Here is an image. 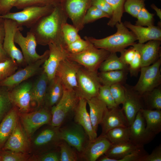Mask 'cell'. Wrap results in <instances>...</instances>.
Listing matches in <instances>:
<instances>
[{
  "label": "cell",
  "instance_id": "cell-1",
  "mask_svg": "<svg viewBox=\"0 0 161 161\" xmlns=\"http://www.w3.org/2000/svg\"><path fill=\"white\" fill-rule=\"evenodd\" d=\"M68 18L59 4L50 13L40 18L29 31L34 35L38 44L45 46L53 44L65 48L62 28Z\"/></svg>",
  "mask_w": 161,
  "mask_h": 161
},
{
  "label": "cell",
  "instance_id": "cell-2",
  "mask_svg": "<svg viewBox=\"0 0 161 161\" xmlns=\"http://www.w3.org/2000/svg\"><path fill=\"white\" fill-rule=\"evenodd\" d=\"M117 31L114 34L101 39L87 37L89 41L96 48L106 50L110 52H120L137 40L134 34L129 31L122 22L115 25Z\"/></svg>",
  "mask_w": 161,
  "mask_h": 161
},
{
  "label": "cell",
  "instance_id": "cell-3",
  "mask_svg": "<svg viewBox=\"0 0 161 161\" xmlns=\"http://www.w3.org/2000/svg\"><path fill=\"white\" fill-rule=\"evenodd\" d=\"M79 99L74 90L64 88L60 100L51 108L50 125L53 127H59L70 120L73 118Z\"/></svg>",
  "mask_w": 161,
  "mask_h": 161
},
{
  "label": "cell",
  "instance_id": "cell-4",
  "mask_svg": "<svg viewBox=\"0 0 161 161\" xmlns=\"http://www.w3.org/2000/svg\"><path fill=\"white\" fill-rule=\"evenodd\" d=\"M58 134L59 139L73 147L78 154L82 152L90 140L83 128L73 120H69L59 127Z\"/></svg>",
  "mask_w": 161,
  "mask_h": 161
},
{
  "label": "cell",
  "instance_id": "cell-5",
  "mask_svg": "<svg viewBox=\"0 0 161 161\" xmlns=\"http://www.w3.org/2000/svg\"><path fill=\"white\" fill-rule=\"evenodd\" d=\"M110 53L106 50L96 48L91 43L87 49L81 52L75 54L68 53L67 58L89 71L98 72L101 64Z\"/></svg>",
  "mask_w": 161,
  "mask_h": 161
},
{
  "label": "cell",
  "instance_id": "cell-6",
  "mask_svg": "<svg viewBox=\"0 0 161 161\" xmlns=\"http://www.w3.org/2000/svg\"><path fill=\"white\" fill-rule=\"evenodd\" d=\"M75 92L79 97L86 100L98 96L100 86L98 72L89 71L81 66L77 74Z\"/></svg>",
  "mask_w": 161,
  "mask_h": 161
},
{
  "label": "cell",
  "instance_id": "cell-7",
  "mask_svg": "<svg viewBox=\"0 0 161 161\" xmlns=\"http://www.w3.org/2000/svg\"><path fill=\"white\" fill-rule=\"evenodd\" d=\"M161 64L159 58L152 64L141 67L138 81L132 87L140 95L142 96L159 86L161 83Z\"/></svg>",
  "mask_w": 161,
  "mask_h": 161
},
{
  "label": "cell",
  "instance_id": "cell-8",
  "mask_svg": "<svg viewBox=\"0 0 161 161\" xmlns=\"http://www.w3.org/2000/svg\"><path fill=\"white\" fill-rule=\"evenodd\" d=\"M54 7L51 6L28 7L20 11L10 12L0 15V18L13 20L20 27H25L30 28L40 18L50 13Z\"/></svg>",
  "mask_w": 161,
  "mask_h": 161
},
{
  "label": "cell",
  "instance_id": "cell-9",
  "mask_svg": "<svg viewBox=\"0 0 161 161\" xmlns=\"http://www.w3.org/2000/svg\"><path fill=\"white\" fill-rule=\"evenodd\" d=\"M5 35L2 46L8 56L17 64L21 65L24 62L22 52L16 46L14 37L16 31L21 30L22 27H19L14 21L4 19Z\"/></svg>",
  "mask_w": 161,
  "mask_h": 161
},
{
  "label": "cell",
  "instance_id": "cell-10",
  "mask_svg": "<svg viewBox=\"0 0 161 161\" xmlns=\"http://www.w3.org/2000/svg\"><path fill=\"white\" fill-rule=\"evenodd\" d=\"M91 3V0H60V4L73 25L79 31L84 27L83 18Z\"/></svg>",
  "mask_w": 161,
  "mask_h": 161
},
{
  "label": "cell",
  "instance_id": "cell-11",
  "mask_svg": "<svg viewBox=\"0 0 161 161\" xmlns=\"http://www.w3.org/2000/svg\"><path fill=\"white\" fill-rule=\"evenodd\" d=\"M18 30L15 35L14 41L20 47L24 62L27 64L33 63L43 58L47 53L46 50L42 55L38 54L36 50L37 44L35 38L32 33L29 31L26 36Z\"/></svg>",
  "mask_w": 161,
  "mask_h": 161
},
{
  "label": "cell",
  "instance_id": "cell-12",
  "mask_svg": "<svg viewBox=\"0 0 161 161\" xmlns=\"http://www.w3.org/2000/svg\"><path fill=\"white\" fill-rule=\"evenodd\" d=\"M129 126L130 142L137 146H144L152 141L156 135L147 129L144 117L140 110Z\"/></svg>",
  "mask_w": 161,
  "mask_h": 161
},
{
  "label": "cell",
  "instance_id": "cell-13",
  "mask_svg": "<svg viewBox=\"0 0 161 161\" xmlns=\"http://www.w3.org/2000/svg\"><path fill=\"white\" fill-rule=\"evenodd\" d=\"M49 51L42 58L28 64L24 68L15 72L10 76L0 81V86L11 88L18 85L24 81L34 75L39 70L48 58Z\"/></svg>",
  "mask_w": 161,
  "mask_h": 161
},
{
  "label": "cell",
  "instance_id": "cell-14",
  "mask_svg": "<svg viewBox=\"0 0 161 161\" xmlns=\"http://www.w3.org/2000/svg\"><path fill=\"white\" fill-rule=\"evenodd\" d=\"M81 66L67 58L62 61L56 70V75L61 79L64 88L74 90L77 87V74Z\"/></svg>",
  "mask_w": 161,
  "mask_h": 161
},
{
  "label": "cell",
  "instance_id": "cell-15",
  "mask_svg": "<svg viewBox=\"0 0 161 161\" xmlns=\"http://www.w3.org/2000/svg\"><path fill=\"white\" fill-rule=\"evenodd\" d=\"M112 145L105 136L100 135L94 140H89L82 152L78 154L79 161H97Z\"/></svg>",
  "mask_w": 161,
  "mask_h": 161
},
{
  "label": "cell",
  "instance_id": "cell-16",
  "mask_svg": "<svg viewBox=\"0 0 161 161\" xmlns=\"http://www.w3.org/2000/svg\"><path fill=\"white\" fill-rule=\"evenodd\" d=\"M52 118L51 111L47 108L29 113H23L21 118L26 133L33 134L42 126L50 123Z\"/></svg>",
  "mask_w": 161,
  "mask_h": 161
},
{
  "label": "cell",
  "instance_id": "cell-17",
  "mask_svg": "<svg viewBox=\"0 0 161 161\" xmlns=\"http://www.w3.org/2000/svg\"><path fill=\"white\" fill-rule=\"evenodd\" d=\"M32 86V83L28 82L21 83L8 92L9 97L12 104L17 106L23 112H27L30 109Z\"/></svg>",
  "mask_w": 161,
  "mask_h": 161
},
{
  "label": "cell",
  "instance_id": "cell-18",
  "mask_svg": "<svg viewBox=\"0 0 161 161\" xmlns=\"http://www.w3.org/2000/svg\"><path fill=\"white\" fill-rule=\"evenodd\" d=\"M49 54L43 64V71L47 75L49 81L56 75L57 69L60 62L67 58L68 52L61 45L50 44L48 45Z\"/></svg>",
  "mask_w": 161,
  "mask_h": 161
},
{
  "label": "cell",
  "instance_id": "cell-19",
  "mask_svg": "<svg viewBox=\"0 0 161 161\" xmlns=\"http://www.w3.org/2000/svg\"><path fill=\"white\" fill-rule=\"evenodd\" d=\"M102 128L100 135H104L109 131L118 127L129 126L122 109L119 106L107 109L100 124Z\"/></svg>",
  "mask_w": 161,
  "mask_h": 161
},
{
  "label": "cell",
  "instance_id": "cell-20",
  "mask_svg": "<svg viewBox=\"0 0 161 161\" xmlns=\"http://www.w3.org/2000/svg\"><path fill=\"white\" fill-rule=\"evenodd\" d=\"M125 99L122 109L127 118L129 126L134 121L138 112L143 108L142 98L133 88L125 86Z\"/></svg>",
  "mask_w": 161,
  "mask_h": 161
},
{
  "label": "cell",
  "instance_id": "cell-21",
  "mask_svg": "<svg viewBox=\"0 0 161 161\" xmlns=\"http://www.w3.org/2000/svg\"><path fill=\"white\" fill-rule=\"evenodd\" d=\"M87 100L79 97L74 111L73 121L81 126L88 135L89 140L92 141L97 137V132L94 129L89 113L86 108Z\"/></svg>",
  "mask_w": 161,
  "mask_h": 161
},
{
  "label": "cell",
  "instance_id": "cell-22",
  "mask_svg": "<svg viewBox=\"0 0 161 161\" xmlns=\"http://www.w3.org/2000/svg\"><path fill=\"white\" fill-rule=\"evenodd\" d=\"M161 44L160 41L151 40L145 44L135 43L132 45L140 54L141 67L150 65L159 58Z\"/></svg>",
  "mask_w": 161,
  "mask_h": 161
},
{
  "label": "cell",
  "instance_id": "cell-23",
  "mask_svg": "<svg viewBox=\"0 0 161 161\" xmlns=\"http://www.w3.org/2000/svg\"><path fill=\"white\" fill-rule=\"evenodd\" d=\"M123 23L135 35L139 43L143 44L151 40L161 41V29L159 26H137L127 21Z\"/></svg>",
  "mask_w": 161,
  "mask_h": 161
},
{
  "label": "cell",
  "instance_id": "cell-24",
  "mask_svg": "<svg viewBox=\"0 0 161 161\" xmlns=\"http://www.w3.org/2000/svg\"><path fill=\"white\" fill-rule=\"evenodd\" d=\"M130 142L112 144L105 154L97 160L98 161H117L138 148Z\"/></svg>",
  "mask_w": 161,
  "mask_h": 161
},
{
  "label": "cell",
  "instance_id": "cell-25",
  "mask_svg": "<svg viewBox=\"0 0 161 161\" xmlns=\"http://www.w3.org/2000/svg\"><path fill=\"white\" fill-rule=\"evenodd\" d=\"M25 132L18 122L13 132L6 142L4 149L15 152H24L28 146Z\"/></svg>",
  "mask_w": 161,
  "mask_h": 161
},
{
  "label": "cell",
  "instance_id": "cell-26",
  "mask_svg": "<svg viewBox=\"0 0 161 161\" xmlns=\"http://www.w3.org/2000/svg\"><path fill=\"white\" fill-rule=\"evenodd\" d=\"M49 81L47 75L43 71L32 86L31 91V103L39 106L45 102Z\"/></svg>",
  "mask_w": 161,
  "mask_h": 161
},
{
  "label": "cell",
  "instance_id": "cell-27",
  "mask_svg": "<svg viewBox=\"0 0 161 161\" xmlns=\"http://www.w3.org/2000/svg\"><path fill=\"white\" fill-rule=\"evenodd\" d=\"M89 108V115L93 128L97 132L98 126L108 108L106 104L97 96L87 100Z\"/></svg>",
  "mask_w": 161,
  "mask_h": 161
},
{
  "label": "cell",
  "instance_id": "cell-28",
  "mask_svg": "<svg viewBox=\"0 0 161 161\" xmlns=\"http://www.w3.org/2000/svg\"><path fill=\"white\" fill-rule=\"evenodd\" d=\"M17 113L13 109L9 112L0 123V145L6 142L16 127Z\"/></svg>",
  "mask_w": 161,
  "mask_h": 161
},
{
  "label": "cell",
  "instance_id": "cell-29",
  "mask_svg": "<svg viewBox=\"0 0 161 161\" xmlns=\"http://www.w3.org/2000/svg\"><path fill=\"white\" fill-rule=\"evenodd\" d=\"M64 90L61 79L55 76L49 81L45 101L47 105L51 108L56 105L61 98Z\"/></svg>",
  "mask_w": 161,
  "mask_h": 161
},
{
  "label": "cell",
  "instance_id": "cell-30",
  "mask_svg": "<svg viewBox=\"0 0 161 161\" xmlns=\"http://www.w3.org/2000/svg\"><path fill=\"white\" fill-rule=\"evenodd\" d=\"M140 111L144 117L147 129L156 135L161 131V110L142 109Z\"/></svg>",
  "mask_w": 161,
  "mask_h": 161
},
{
  "label": "cell",
  "instance_id": "cell-31",
  "mask_svg": "<svg viewBox=\"0 0 161 161\" xmlns=\"http://www.w3.org/2000/svg\"><path fill=\"white\" fill-rule=\"evenodd\" d=\"M128 71L117 70L98 73L102 85L110 86L116 83H122L126 78Z\"/></svg>",
  "mask_w": 161,
  "mask_h": 161
},
{
  "label": "cell",
  "instance_id": "cell-32",
  "mask_svg": "<svg viewBox=\"0 0 161 161\" xmlns=\"http://www.w3.org/2000/svg\"><path fill=\"white\" fill-rule=\"evenodd\" d=\"M129 66L124 64L116 52H110L101 63L98 69L100 72L123 70L128 71Z\"/></svg>",
  "mask_w": 161,
  "mask_h": 161
},
{
  "label": "cell",
  "instance_id": "cell-33",
  "mask_svg": "<svg viewBox=\"0 0 161 161\" xmlns=\"http://www.w3.org/2000/svg\"><path fill=\"white\" fill-rule=\"evenodd\" d=\"M59 127L51 126V128L43 130L35 138L34 144L38 146H43L53 142L59 143L60 140L58 134Z\"/></svg>",
  "mask_w": 161,
  "mask_h": 161
},
{
  "label": "cell",
  "instance_id": "cell-34",
  "mask_svg": "<svg viewBox=\"0 0 161 161\" xmlns=\"http://www.w3.org/2000/svg\"><path fill=\"white\" fill-rule=\"evenodd\" d=\"M104 136L112 144L130 142L129 126L113 129L109 131Z\"/></svg>",
  "mask_w": 161,
  "mask_h": 161
},
{
  "label": "cell",
  "instance_id": "cell-35",
  "mask_svg": "<svg viewBox=\"0 0 161 161\" xmlns=\"http://www.w3.org/2000/svg\"><path fill=\"white\" fill-rule=\"evenodd\" d=\"M111 7L112 13L107 25L112 27L117 23L121 22L124 12V5L126 0H105Z\"/></svg>",
  "mask_w": 161,
  "mask_h": 161
},
{
  "label": "cell",
  "instance_id": "cell-36",
  "mask_svg": "<svg viewBox=\"0 0 161 161\" xmlns=\"http://www.w3.org/2000/svg\"><path fill=\"white\" fill-rule=\"evenodd\" d=\"M144 98L147 109L161 110V89L159 86L142 96Z\"/></svg>",
  "mask_w": 161,
  "mask_h": 161
},
{
  "label": "cell",
  "instance_id": "cell-37",
  "mask_svg": "<svg viewBox=\"0 0 161 161\" xmlns=\"http://www.w3.org/2000/svg\"><path fill=\"white\" fill-rule=\"evenodd\" d=\"M58 146L59 148L60 161H79L78 155L76 150L63 140H60Z\"/></svg>",
  "mask_w": 161,
  "mask_h": 161
},
{
  "label": "cell",
  "instance_id": "cell-38",
  "mask_svg": "<svg viewBox=\"0 0 161 161\" xmlns=\"http://www.w3.org/2000/svg\"><path fill=\"white\" fill-rule=\"evenodd\" d=\"M60 0H18L14 7L18 9H23L30 6L55 7L60 3Z\"/></svg>",
  "mask_w": 161,
  "mask_h": 161
},
{
  "label": "cell",
  "instance_id": "cell-39",
  "mask_svg": "<svg viewBox=\"0 0 161 161\" xmlns=\"http://www.w3.org/2000/svg\"><path fill=\"white\" fill-rule=\"evenodd\" d=\"M18 67L17 63L10 58L0 61V81L14 73Z\"/></svg>",
  "mask_w": 161,
  "mask_h": 161
},
{
  "label": "cell",
  "instance_id": "cell-40",
  "mask_svg": "<svg viewBox=\"0 0 161 161\" xmlns=\"http://www.w3.org/2000/svg\"><path fill=\"white\" fill-rule=\"evenodd\" d=\"M62 31L66 47L81 38L78 33L79 31L73 25L66 22L63 25Z\"/></svg>",
  "mask_w": 161,
  "mask_h": 161
},
{
  "label": "cell",
  "instance_id": "cell-41",
  "mask_svg": "<svg viewBox=\"0 0 161 161\" xmlns=\"http://www.w3.org/2000/svg\"><path fill=\"white\" fill-rule=\"evenodd\" d=\"M111 17L107 13L92 5L88 9L84 16L83 24L84 25L101 18H110Z\"/></svg>",
  "mask_w": 161,
  "mask_h": 161
},
{
  "label": "cell",
  "instance_id": "cell-42",
  "mask_svg": "<svg viewBox=\"0 0 161 161\" xmlns=\"http://www.w3.org/2000/svg\"><path fill=\"white\" fill-rule=\"evenodd\" d=\"M145 0H126L124 5V11L136 18L140 11L145 7Z\"/></svg>",
  "mask_w": 161,
  "mask_h": 161
},
{
  "label": "cell",
  "instance_id": "cell-43",
  "mask_svg": "<svg viewBox=\"0 0 161 161\" xmlns=\"http://www.w3.org/2000/svg\"><path fill=\"white\" fill-rule=\"evenodd\" d=\"M1 86H0V123L10 111L12 105L8 92Z\"/></svg>",
  "mask_w": 161,
  "mask_h": 161
},
{
  "label": "cell",
  "instance_id": "cell-44",
  "mask_svg": "<svg viewBox=\"0 0 161 161\" xmlns=\"http://www.w3.org/2000/svg\"><path fill=\"white\" fill-rule=\"evenodd\" d=\"M154 14L150 13L145 8L143 7L138 14L137 21L135 25L141 26L149 27L154 25Z\"/></svg>",
  "mask_w": 161,
  "mask_h": 161
},
{
  "label": "cell",
  "instance_id": "cell-45",
  "mask_svg": "<svg viewBox=\"0 0 161 161\" xmlns=\"http://www.w3.org/2000/svg\"><path fill=\"white\" fill-rule=\"evenodd\" d=\"M85 40L78 39L66 46L65 49L69 53L75 54L81 52L87 49L91 43L88 37H84Z\"/></svg>",
  "mask_w": 161,
  "mask_h": 161
},
{
  "label": "cell",
  "instance_id": "cell-46",
  "mask_svg": "<svg viewBox=\"0 0 161 161\" xmlns=\"http://www.w3.org/2000/svg\"><path fill=\"white\" fill-rule=\"evenodd\" d=\"M97 97L104 103L108 109L119 106L116 103L112 95L110 86L101 85Z\"/></svg>",
  "mask_w": 161,
  "mask_h": 161
},
{
  "label": "cell",
  "instance_id": "cell-47",
  "mask_svg": "<svg viewBox=\"0 0 161 161\" xmlns=\"http://www.w3.org/2000/svg\"><path fill=\"white\" fill-rule=\"evenodd\" d=\"M112 95L114 100L119 106L124 101L125 96V87L120 83L114 84L110 86Z\"/></svg>",
  "mask_w": 161,
  "mask_h": 161
},
{
  "label": "cell",
  "instance_id": "cell-48",
  "mask_svg": "<svg viewBox=\"0 0 161 161\" xmlns=\"http://www.w3.org/2000/svg\"><path fill=\"white\" fill-rule=\"evenodd\" d=\"M135 49L136 51L134 57L129 65L128 67V71L131 76L134 77L137 76L141 67L140 55L138 51Z\"/></svg>",
  "mask_w": 161,
  "mask_h": 161
},
{
  "label": "cell",
  "instance_id": "cell-49",
  "mask_svg": "<svg viewBox=\"0 0 161 161\" xmlns=\"http://www.w3.org/2000/svg\"><path fill=\"white\" fill-rule=\"evenodd\" d=\"M1 160L3 161H23L26 160L25 156L21 152L7 151L2 152Z\"/></svg>",
  "mask_w": 161,
  "mask_h": 161
},
{
  "label": "cell",
  "instance_id": "cell-50",
  "mask_svg": "<svg viewBox=\"0 0 161 161\" xmlns=\"http://www.w3.org/2000/svg\"><path fill=\"white\" fill-rule=\"evenodd\" d=\"M148 154L144 146L141 147L117 161H140L142 157Z\"/></svg>",
  "mask_w": 161,
  "mask_h": 161
},
{
  "label": "cell",
  "instance_id": "cell-51",
  "mask_svg": "<svg viewBox=\"0 0 161 161\" xmlns=\"http://www.w3.org/2000/svg\"><path fill=\"white\" fill-rule=\"evenodd\" d=\"M126 49H125L120 52L119 57L121 61L125 64L129 66L134 58L136 50L133 46Z\"/></svg>",
  "mask_w": 161,
  "mask_h": 161
},
{
  "label": "cell",
  "instance_id": "cell-52",
  "mask_svg": "<svg viewBox=\"0 0 161 161\" xmlns=\"http://www.w3.org/2000/svg\"><path fill=\"white\" fill-rule=\"evenodd\" d=\"M140 161H161V145L156 147L151 153L142 157Z\"/></svg>",
  "mask_w": 161,
  "mask_h": 161
},
{
  "label": "cell",
  "instance_id": "cell-53",
  "mask_svg": "<svg viewBox=\"0 0 161 161\" xmlns=\"http://www.w3.org/2000/svg\"><path fill=\"white\" fill-rule=\"evenodd\" d=\"M91 6L96 7L111 17L112 13V9L105 0H91Z\"/></svg>",
  "mask_w": 161,
  "mask_h": 161
},
{
  "label": "cell",
  "instance_id": "cell-54",
  "mask_svg": "<svg viewBox=\"0 0 161 161\" xmlns=\"http://www.w3.org/2000/svg\"><path fill=\"white\" fill-rule=\"evenodd\" d=\"M18 0H0V15L10 12L12 8Z\"/></svg>",
  "mask_w": 161,
  "mask_h": 161
},
{
  "label": "cell",
  "instance_id": "cell-55",
  "mask_svg": "<svg viewBox=\"0 0 161 161\" xmlns=\"http://www.w3.org/2000/svg\"><path fill=\"white\" fill-rule=\"evenodd\" d=\"M41 161H60V150L58 151L47 152L43 155L39 159Z\"/></svg>",
  "mask_w": 161,
  "mask_h": 161
},
{
  "label": "cell",
  "instance_id": "cell-56",
  "mask_svg": "<svg viewBox=\"0 0 161 161\" xmlns=\"http://www.w3.org/2000/svg\"><path fill=\"white\" fill-rule=\"evenodd\" d=\"M5 35L4 19L0 18V44H2Z\"/></svg>",
  "mask_w": 161,
  "mask_h": 161
},
{
  "label": "cell",
  "instance_id": "cell-57",
  "mask_svg": "<svg viewBox=\"0 0 161 161\" xmlns=\"http://www.w3.org/2000/svg\"><path fill=\"white\" fill-rule=\"evenodd\" d=\"M9 58L4 49L2 44H0V61Z\"/></svg>",
  "mask_w": 161,
  "mask_h": 161
},
{
  "label": "cell",
  "instance_id": "cell-58",
  "mask_svg": "<svg viewBox=\"0 0 161 161\" xmlns=\"http://www.w3.org/2000/svg\"><path fill=\"white\" fill-rule=\"evenodd\" d=\"M151 7L156 11L157 16L159 17L160 20L161 19V9L157 7L154 4H152Z\"/></svg>",
  "mask_w": 161,
  "mask_h": 161
},
{
  "label": "cell",
  "instance_id": "cell-59",
  "mask_svg": "<svg viewBox=\"0 0 161 161\" xmlns=\"http://www.w3.org/2000/svg\"><path fill=\"white\" fill-rule=\"evenodd\" d=\"M1 160V157H0V161Z\"/></svg>",
  "mask_w": 161,
  "mask_h": 161
}]
</instances>
